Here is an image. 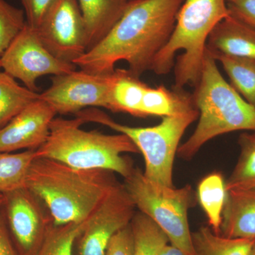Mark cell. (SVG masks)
<instances>
[{"instance_id":"obj_36","label":"cell","mask_w":255,"mask_h":255,"mask_svg":"<svg viewBox=\"0 0 255 255\" xmlns=\"http://www.w3.org/2000/svg\"><path fill=\"white\" fill-rule=\"evenodd\" d=\"M1 60H0V70H1Z\"/></svg>"},{"instance_id":"obj_33","label":"cell","mask_w":255,"mask_h":255,"mask_svg":"<svg viewBox=\"0 0 255 255\" xmlns=\"http://www.w3.org/2000/svg\"><path fill=\"white\" fill-rule=\"evenodd\" d=\"M4 196L2 193H0V206H1L4 204Z\"/></svg>"},{"instance_id":"obj_6","label":"cell","mask_w":255,"mask_h":255,"mask_svg":"<svg viewBox=\"0 0 255 255\" xmlns=\"http://www.w3.org/2000/svg\"><path fill=\"white\" fill-rule=\"evenodd\" d=\"M196 109L177 115L162 117L152 127H131L114 122L97 108H87L75 114L85 123L94 122L125 134L133 142L145 159V177L149 180L173 187L172 172L179 144L187 128L199 118Z\"/></svg>"},{"instance_id":"obj_4","label":"cell","mask_w":255,"mask_h":255,"mask_svg":"<svg viewBox=\"0 0 255 255\" xmlns=\"http://www.w3.org/2000/svg\"><path fill=\"white\" fill-rule=\"evenodd\" d=\"M229 15L226 0H185L178 12L173 32L156 55L150 70L156 75H167L174 67V87H195L209 35Z\"/></svg>"},{"instance_id":"obj_21","label":"cell","mask_w":255,"mask_h":255,"mask_svg":"<svg viewBox=\"0 0 255 255\" xmlns=\"http://www.w3.org/2000/svg\"><path fill=\"white\" fill-rule=\"evenodd\" d=\"M227 191L223 176L215 172L204 177L198 186V199L209 221L210 228L221 235V224Z\"/></svg>"},{"instance_id":"obj_29","label":"cell","mask_w":255,"mask_h":255,"mask_svg":"<svg viewBox=\"0 0 255 255\" xmlns=\"http://www.w3.org/2000/svg\"><path fill=\"white\" fill-rule=\"evenodd\" d=\"M133 235L130 223L112 238L105 255H133Z\"/></svg>"},{"instance_id":"obj_5","label":"cell","mask_w":255,"mask_h":255,"mask_svg":"<svg viewBox=\"0 0 255 255\" xmlns=\"http://www.w3.org/2000/svg\"><path fill=\"white\" fill-rule=\"evenodd\" d=\"M85 122L55 118L50 124L49 135L37 149L38 157L54 159L77 169H101L128 177L134 168L124 153H140L125 134L110 135L81 127Z\"/></svg>"},{"instance_id":"obj_25","label":"cell","mask_w":255,"mask_h":255,"mask_svg":"<svg viewBox=\"0 0 255 255\" xmlns=\"http://www.w3.org/2000/svg\"><path fill=\"white\" fill-rule=\"evenodd\" d=\"M133 235V255H158L169 239L152 220L142 213H135L130 221Z\"/></svg>"},{"instance_id":"obj_14","label":"cell","mask_w":255,"mask_h":255,"mask_svg":"<svg viewBox=\"0 0 255 255\" xmlns=\"http://www.w3.org/2000/svg\"><path fill=\"white\" fill-rule=\"evenodd\" d=\"M206 48L210 51L255 59V29L230 14L211 32Z\"/></svg>"},{"instance_id":"obj_26","label":"cell","mask_w":255,"mask_h":255,"mask_svg":"<svg viewBox=\"0 0 255 255\" xmlns=\"http://www.w3.org/2000/svg\"><path fill=\"white\" fill-rule=\"evenodd\" d=\"M86 222L60 226L52 222L41 245L32 255H73L74 243L82 234Z\"/></svg>"},{"instance_id":"obj_20","label":"cell","mask_w":255,"mask_h":255,"mask_svg":"<svg viewBox=\"0 0 255 255\" xmlns=\"http://www.w3.org/2000/svg\"><path fill=\"white\" fill-rule=\"evenodd\" d=\"M147 86L128 69H119L118 78L111 93L110 110L140 117V105Z\"/></svg>"},{"instance_id":"obj_30","label":"cell","mask_w":255,"mask_h":255,"mask_svg":"<svg viewBox=\"0 0 255 255\" xmlns=\"http://www.w3.org/2000/svg\"><path fill=\"white\" fill-rule=\"evenodd\" d=\"M227 4L231 16L255 29V0H234Z\"/></svg>"},{"instance_id":"obj_3","label":"cell","mask_w":255,"mask_h":255,"mask_svg":"<svg viewBox=\"0 0 255 255\" xmlns=\"http://www.w3.org/2000/svg\"><path fill=\"white\" fill-rule=\"evenodd\" d=\"M191 95L199 121L189 139L178 148L179 157L189 160L214 137L238 130L255 132V107L228 84L216 60L206 49L200 78Z\"/></svg>"},{"instance_id":"obj_15","label":"cell","mask_w":255,"mask_h":255,"mask_svg":"<svg viewBox=\"0 0 255 255\" xmlns=\"http://www.w3.org/2000/svg\"><path fill=\"white\" fill-rule=\"evenodd\" d=\"M221 235L255 238V189L227 191Z\"/></svg>"},{"instance_id":"obj_18","label":"cell","mask_w":255,"mask_h":255,"mask_svg":"<svg viewBox=\"0 0 255 255\" xmlns=\"http://www.w3.org/2000/svg\"><path fill=\"white\" fill-rule=\"evenodd\" d=\"M195 255H251L255 238H228L216 235L210 227L191 233Z\"/></svg>"},{"instance_id":"obj_13","label":"cell","mask_w":255,"mask_h":255,"mask_svg":"<svg viewBox=\"0 0 255 255\" xmlns=\"http://www.w3.org/2000/svg\"><path fill=\"white\" fill-rule=\"evenodd\" d=\"M56 115L45 101L38 99L32 102L0 129V152L36 150L46 141Z\"/></svg>"},{"instance_id":"obj_1","label":"cell","mask_w":255,"mask_h":255,"mask_svg":"<svg viewBox=\"0 0 255 255\" xmlns=\"http://www.w3.org/2000/svg\"><path fill=\"white\" fill-rule=\"evenodd\" d=\"M184 1L131 0L108 34L74 64L89 73L107 74L124 60L140 78L168 42Z\"/></svg>"},{"instance_id":"obj_12","label":"cell","mask_w":255,"mask_h":255,"mask_svg":"<svg viewBox=\"0 0 255 255\" xmlns=\"http://www.w3.org/2000/svg\"><path fill=\"white\" fill-rule=\"evenodd\" d=\"M135 206L124 184L116 188L89 218L80 238V255H105L109 243L130 223Z\"/></svg>"},{"instance_id":"obj_17","label":"cell","mask_w":255,"mask_h":255,"mask_svg":"<svg viewBox=\"0 0 255 255\" xmlns=\"http://www.w3.org/2000/svg\"><path fill=\"white\" fill-rule=\"evenodd\" d=\"M195 109L192 97L183 89L170 90L164 86L145 89L140 107V117L177 115Z\"/></svg>"},{"instance_id":"obj_34","label":"cell","mask_w":255,"mask_h":255,"mask_svg":"<svg viewBox=\"0 0 255 255\" xmlns=\"http://www.w3.org/2000/svg\"><path fill=\"white\" fill-rule=\"evenodd\" d=\"M251 255H255V244L254 247H253V251H252Z\"/></svg>"},{"instance_id":"obj_23","label":"cell","mask_w":255,"mask_h":255,"mask_svg":"<svg viewBox=\"0 0 255 255\" xmlns=\"http://www.w3.org/2000/svg\"><path fill=\"white\" fill-rule=\"evenodd\" d=\"M36 157V150L0 152V193L26 187L28 170Z\"/></svg>"},{"instance_id":"obj_19","label":"cell","mask_w":255,"mask_h":255,"mask_svg":"<svg viewBox=\"0 0 255 255\" xmlns=\"http://www.w3.org/2000/svg\"><path fill=\"white\" fill-rule=\"evenodd\" d=\"M209 52L216 61L221 64L233 88L255 107V59L210 50Z\"/></svg>"},{"instance_id":"obj_9","label":"cell","mask_w":255,"mask_h":255,"mask_svg":"<svg viewBox=\"0 0 255 255\" xmlns=\"http://www.w3.org/2000/svg\"><path fill=\"white\" fill-rule=\"evenodd\" d=\"M1 68L25 87L37 92L36 80L44 75H63L76 65L57 58L42 43L35 28L27 23L0 57Z\"/></svg>"},{"instance_id":"obj_27","label":"cell","mask_w":255,"mask_h":255,"mask_svg":"<svg viewBox=\"0 0 255 255\" xmlns=\"http://www.w3.org/2000/svg\"><path fill=\"white\" fill-rule=\"evenodd\" d=\"M26 24L23 9L0 0V57Z\"/></svg>"},{"instance_id":"obj_24","label":"cell","mask_w":255,"mask_h":255,"mask_svg":"<svg viewBox=\"0 0 255 255\" xmlns=\"http://www.w3.org/2000/svg\"><path fill=\"white\" fill-rule=\"evenodd\" d=\"M238 142L241 155L226 182V191L255 189V132L241 134Z\"/></svg>"},{"instance_id":"obj_16","label":"cell","mask_w":255,"mask_h":255,"mask_svg":"<svg viewBox=\"0 0 255 255\" xmlns=\"http://www.w3.org/2000/svg\"><path fill=\"white\" fill-rule=\"evenodd\" d=\"M87 31V50L95 46L118 22L131 0H78Z\"/></svg>"},{"instance_id":"obj_28","label":"cell","mask_w":255,"mask_h":255,"mask_svg":"<svg viewBox=\"0 0 255 255\" xmlns=\"http://www.w3.org/2000/svg\"><path fill=\"white\" fill-rule=\"evenodd\" d=\"M59 0H21L26 23L38 29L52 8Z\"/></svg>"},{"instance_id":"obj_11","label":"cell","mask_w":255,"mask_h":255,"mask_svg":"<svg viewBox=\"0 0 255 255\" xmlns=\"http://www.w3.org/2000/svg\"><path fill=\"white\" fill-rule=\"evenodd\" d=\"M4 206L8 226L20 255H32L38 249L53 222L39 198L26 187L5 193Z\"/></svg>"},{"instance_id":"obj_2","label":"cell","mask_w":255,"mask_h":255,"mask_svg":"<svg viewBox=\"0 0 255 255\" xmlns=\"http://www.w3.org/2000/svg\"><path fill=\"white\" fill-rule=\"evenodd\" d=\"M121 183L114 172L77 169L54 159L36 157L26 187L41 199L55 225L84 223Z\"/></svg>"},{"instance_id":"obj_22","label":"cell","mask_w":255,"mask_h":255,"mask_svg":"<svg viewBox=\"0 0 255 255\" xmlns=\"http://www.w3.org/2000/svg\"><path fill=\"white\" fill-rule=\"evenodd\" d=\"M38 96L36 92L21 86L9 74L0 71V129L38 100Z\"/></svg>"},{"instance_id":"obj_31","label":"cell","mask_w":255,"mask_h":255,"mask_svg":"<svg viewBox=\"0 0 255 255\" xmlns=\"http://www.w3.org/2000/svg\"><path fill=\"white\" fill-rule=\"evenodd\" d=\"M4 206H0V255H20L11 242Z\"/></svg>"},{"instance_id":"obj_8","label":"cell","mask_w":255,"mask_h":255,"mask_svg":"<svg viewBox=\"0 0 255 255\" xmlns=\"http://www.w3.org/2000/svg\"><path fill=\"white\" fill-rule=\"evenodd\" d=\"M119 69L107 74L76 70L53 76L51 85L38 99L49 104L60 115L76 114L87 108L102 107L110 110L111 93Z\"/></svg>"},{"instance_id":"obj_10","label":"cell","mask_w":255,"mask_h":255,"mask_svg":"<svg viewBox=\"0 0 255 255\" xmlns=\"http://www.w3.org/2000/svg\"><path fill=\"white\" fill-rule=\"evenodd\" d=\"M36 30L58 59L74 63L87 52L86 28L78 0H59Z\"/></svg>"},{"instance_id":"obj_7","label":"cell","mask_w":255,"mask_h":255,"mask_svg":"<svg viewBox=\"0 0 255 255\" xmlns=\"http://www.w3.org/2000/svg\"><path fill=\"white\" fill-rule=\"evenodd\" d=\"M124 186L135 208L162 230L171 245L195 255L188 220L189 210L195 204L191 186L176 189L157 184L137 167L124 178Z\"/></svg>"},{"instance_id":"obj_32","label":"cell","mask_w":255,"mask_h":255,"mask_svg":"<svg viewBox=\"0 0 255 255\" xmlns=\"http://www.w3.org/2000/svg\"><path fill=\"white\" fill-rule=\"evenodd\" d=\"M158 255H188L187 253H184L177 247L168 245L164 247L161 251L159 252Z\"/></svg>"},{"instance_id":"obj_35","label":"cell","mask_w":255,"mask_h":255,"mask_svg":"<svg viewBox=\"0 0 255 255\" xmlns=\"http://www.w3.org/2000/svg\"><path fill=\"white\" fill-rule=\"evenodd\" d=\"M227 1V2H230V1H234V0H226Z\"/></svg>"}]
</instances>
